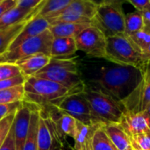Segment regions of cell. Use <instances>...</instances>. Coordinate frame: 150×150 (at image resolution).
Segmentation results:
<instances>
[{
    "label": "cell",
    "instance_id": "obj_38",
    "mask_svg": "<svg viewBox=\"0 0 150 150\" xmlns=\"http://www.w3.org/2000/svg\"><path fill=\"white\" fill-rule=\"evenodd\" d=\"M142 17H143V29L145 32L150 33V6L144 9L142 11Z\"/></svg>",
    "mask_w": 150,
    "mask_h": 150
},
{
    "label": "cell",
    "instance_id": "obj_20",
    "mask_svg": "<svg viewBox=\"0 0 150 150\" xmlns=\"http://www.w3.org/2000/svg\"><path fill=\"white\" fill-rule=\"evenodd\" d=\"M77 51L74 37L54 38L51 47V57H68Z\"/></svg>",
    "mask_w": 150,
    "mask_h": 150
},
{
    "label": "cell",
    "instance_id": "obj_3",
    "mask_svg": "<svg viewBox=\"0 0 150 150\" xmlns=\"http://www.w3.org/2000/svg\"><path fill=\"white\" fill-rule=\"evenodd\" d=\"M24 90V101L40 107L43 105H54L66 96L72 94L71 91L63 85L35 76L25 77Z\"/></svg>",
    "mask_w": 150,
    "mask_h": 150
},
{
    "label": "cell",
    "instance_id": "obj_2",
    "mask_svg": "<svg viewBox=\"0 0 150 150\" xmlns=\"http://www.w3.org/2000/svg\"><path fill=\"white\" fill-rule=\"evenodd\" d=\"M34 76L60 83L68 88L72 94L81 93L85 90L77 63L71 58L52 57L50 62Z\"/></svg>",
    "mask_w": 150,
    "mask_h": 150
},
{
    "label": "cell",
    "instance_id": "obj_18",
    "mask_svg": "<svg viewBox=\"0 0 150 150\" xmlns=\"http://www.w3.org/2000/svg\"><path fill=\"white\" fill-rule=\"evenodd\" d=\"M106 134L118 150L134 149L131 139L120 123H112L104 126Z\"/></svg>",
    "mask_w": 150,
    "mask_h": 150
},
{
    "label": "cell",
    "instance_id": "obj_34",
    "mask_svg": "<svg viewBox=\"0 0 150 150\" xmlns=\"http://www.w3.org/2000/svg\"><path fill=\"white\" fill-rule=\"evenodd\" d=\"M25 81V76L23 74L20 76H15L13 78L2 80L0 81V91L15 87V86H18V85H23Z\"/></svg>",
    "mask_w": 150,
    "mask_h": 150
},
{
    "label": "cell",
    "instance_id": "obj_31",
    "mask_svg": "<svg viewBox=\"0 0 150 150\" xmlns=\"http://www.w3.org/2000/svg\"><path fill=\"white\" fill-rule=\"evenodd\" d=\"M131 142L135 150H150V131L132 137Z\"/></svg>",
    "mask_w": 150,
    "mask_h": 150
},
{
    "label": "cell",
    "instance_id": "obj_5",
    "mask_svg": "<svg viewBox=\"0 0 150 150\" xmlns=\"http://www.w3.org/2000/svg\"><path fill=\"white\" fill-rule=\"evenodd\" d=\"M83 95L87 99L91 116L96 125H108L120 123L125 110L122 105L112 97L101 90H87L85 88Z\"/></svg>",
    "mask_w": 150,
    "mask_h": 150
},
{
    "label": "cell",
    "instance_id": "obj_46",
    "mask_svg": "<svg viewBox=\"0 0 150 150\" xmlns=\"http://www.w3.org/2000/svg\"><path fill=\"white\" fill-rule=\"evenodd\" d=\"M149 67H150V65H149Z\"/></svg>",
    "mask_w": 150,
    "mask_h": 150
},
{
    "label": "cell",
    "instance_id": "obj_15",
    "mask_svg": "<svg viewBox=\"0 0 150 150\" xmlns=\"http://www.w3.org/2000/svg\"><path fill=\"white\" fill-rule=\"evenodd\" d=\"M49 26H50V24H49L48 20L47 18H45L44 17L40 16V13H39V15H37L21 31V33L16 37V39L12 41V43L9 47L7 52L14 49L16 47H18L23 41H25V40L32 38V37H34L36 35H39L40 33L45 32L47 29H49Z\"/></svg>",
    "mask_w": 150,
    "mask_h": 150
},
{
    "label": "cell",
    "instance_id": "obj_10",
    "mask_svg": "<svg viewBox=\"0 0 150 150\" xmlns=\"http://www.w3.org/2000/svg\"><path fill=\"white\" fill-rule=\"evenodd\" d=\"M127 112H142L150 105V67L144 71L143 78L136 89L120 103Z\"/></svg>",
    "mask_w": 150,
    "mask_h": 150
},
{
    "label": "cell",
    "instance_id": "obj_40",
    "mask_svg": "<svg viewBox=\"0 0 150 150\" xmlns=\"http://www.w3.org/2000/svg\"><path fill=\"white\" fill-rule=\"evenodd\" d=\"M144 58H145L148 65H150V45L149 47V48L147 49L146 53L144 54Z\"/></svg>",
    "mask_w": 150,
    "mask_h": 150
},
{
    "label": "cell",
    "instance_id": "obj_17",
    "mask_svg": "<svg viewBox=\"0 0 150 150\" xmlns=\"http://www.w3.org/2000/svg\"><path fill=\"white\" fill-rule=\"evenodd\" d=\"M48 118L51 119L54 122L61 137L62 136H69V137H71L72 139H74L76 133V127H77L76 120H75L73 117L62 112L58 108H57V112H51L50 116Z\"/></svg>",
    "mask_w": 150,
    "mask_h": 150
},
{
    "label": "cell",
    "instance_id": "obj_14",
    "mask_svg": "<svg viewBox=\"0 0 150 150\" xmlns=\"http://www.w3.org/2000/svg\"><path fill=\"white\" fill-rule=\"evenodd\" d=\"M120 124L130 139L150 131L148 120L143 112L136 113L125 112Z\"/></svg>",
    "mask_w": 150,
    "mask_h": 150
},
{
    "label": "cell",
    "instance_id": "obj_21",
    "mask_svg": "<svg viewBox=\"0 0 150 150\" xmlns=\"http://www.w3.org/2000/svg\"><path fill=\"white\" fill-rule=\"evenodd\" d=\"M92 23H58L50 25L49 30L54 38L76 37L82 31L91 25Z\"/></svg>",
    "mask_w": 150,
    "mask_h": 150
},
{
    "label": "cell",
    "instance_id": "obj_44",
    "mask_svg": "<svg viewBox=\"0 0 150 150\" xmlns=\"http://www.w3.org/2000/svg\"><path fill=\"white\" fill-rule=\"evenodd\" d=\"M132 150H135V149H132Z\"/></svg>",
    "mask_w": 150,
    "mask_h": 150
},
{
    "label": "cell",
    "instance_id": "obj_47",
    "mask_svg": "<svg viewBox=\"0 0 150 150\" xmlns=\"http://www.w3.org/2000/svg\"><path fill=\"white\" fill-rule=\"evenodd\" d=\"M149 1H150V0H149Z\"/></svg>",
    "mask_w": 150,
    "mask_h": 150
},
{
    "label": "cell",
    "instance_id": "obj_23",
    "mask_svg": "<svg viewBox=\"0 0 150 150\" xmlns=\"http://www.w3.org/2000/svg\"><path fill=\"white\" fill-rule=\"evenodd\" d=\"M40 112V107L34 105L31 112L30 127H29L27 137L21 150H37V138H38Z\"/></svg>",
    "mask_w": 150,
    "mask_h": 150
},
{
    "label": "cell",
    "instance_id": "obj_30",
    "mask_svg": "<svg viewBox=\"0 0 150 150\" xmlns=\"http://www.w3.org/2000/svg\"><path fill=\"white\" fill-rule=\"evenodd\" d=\"M20 75H22L21 70L16 63H0V81L13 78Z\"/></svg>",
    "mask_w": 150,
    "mask_h": 150
},
{
    "label": "cell",
    "instance_id": "obj_1",
    "mask_svg": "<svg viewBox=\"0 0 150 150\" xmlns=\"http://www.w3.org/2000/svg\"><path fill=\"white\" fill-rule=\"evenodd\" d=\"M112 63L101 67L95 83L99 86V90L121 103L142 82L145 70L133 66Z\"/></svg>",
    "mask_w": 150,
    "mask_h": 150
},
{
    "label": "cell",
    "instance_id": "obj_13",
    "mask_svg": "<svg viewBox=\"0 0 150 150\" xmlns=\"http://www.w3.org/2000/svg\"><path fill=\"white\" fill-rule=\"evenodd\" d=\"M61 138L54 122L49 118H44L40 112L37 150H55V146L60 143Z\"/></svg>",
    "mask_w": 150,
    "mask_h": 150
},
{
    "label": "cell",
    "instance_id": "obj_24",
    "mask_svg": "<svg viewBox=\"0 0 150 150\" xmlns=\"http://www.w3.org/2000/svg\"><path fill=\"white\" fill-rule=\"evenodd\" d=\"M95 126H88L77 121L76 133L74 137V150H91L90 149V142L92 133L96 127Z\"/></svg>",
    "mask_w": 150,
    "mask_h": 150
},
{
    "label": "cell",
    "instance_id": "obj_26",
    "mask_svg": "<svg viewBox=\"0 0 150 150\" xmlns=\"http://www.w3.org/2000/svg\"><path fill=\"white\" fill-rule=\"evenodd\" d=\"M73 0H47L40 15L47 19L58 16Z\"/></svg>",
    "mask_w": 150,
    "mask_h": 150
},
{
    "label": "cell",
    "instance_id": "obj_22",
    "mask_svg": "<svg viewBox=\"0 0 150 150\" xmlns=\"http://www.w3.org/2000/svg\"><path fill=\"white\" fill-rule=\"evenodd\" d=\"M91 150H118L106 134L104 125H98L94 129L91 142Z\"/></svg>",
    "mask_w": 150,
    "mask_h": 150
},
{
    "label": "cell",
    "instance_id": "obj_39",
    "mask_svg": "<svg viewBox=\"0 0 150 150\" xmlns=\"http://www.w3.org/2000/svg\"><path fill=\"white\" fill-rule=\"evenodd\" d=\"M17 5V2L14 0H3L0 1V17L7 11L9 9Z\"/></svg>",
    "mask_w": 150,
    "mask_h": 150
},
{
    "label": "cell",
    "instance_id": "obj_36",
    "mask_svg": "<svg viewBox=\"0 0 150 150\" xmlns=\"http://www.w3.org/2000/svg\"><path fill=\"white\" fill-rule=\"evenodd\" d=\"M44 0H18L17 2V6H19L24 9L32 10L37 5L41 4Z\"/></svg>",
    "mask_w": 150,
    "mask_h": 150
},
{
    "label": "cell",
    "instance_id": "obj_28",
    "mask_svg": "<svg viewBox=\"0 0 150 150\" xmlns=\"http://www.w3.org/2000/svg\"><path fill=\"white\" fill-rule=\"evenodd\" d=\"M25 100L24 84L0 91V104H11Z\"/></svg>",
    "mask_w": 150,
    "mask_h": 150
},
{
    "label": "cell",
    "instance_id": "obj_11",
    "mask_svg": "<svg viewBox=\"0 0 150 150\" xmlns=\"http://www.w3.org/2000/svg\"><path fill=\"white\" fill-rule=\"evenodd\" d=\"M34 105L23 101L22 106L16 112L14 115V120L11 126L13 131L16 149L21 150L27 137V134L30 127L31 112Z\"/></svg>",
    "mask_w": 150,
    "mask_h": 150
},
{
    "label": "cell",
    "instance_id": "obj_12",
    "mask_svg": "<svg viewBox=\"0 0 150 150\" xmlns=\"http://www.w3.org/2000/svg\"><path fill=\"white\" fill-rule=\"evenodd\" d=\"M46 2L47 0H44L41 4L37 5L35 8H33L27 16H25L18 22L10 26H7L5 28L0 29V56L7 52L9 47L11 46L12 41L16 39V37L37 15H39Z\"/></svg>",
    "mask_w": 150,
    "mask_h": 150
},
{
    "label": "cell",
    "instance_id": "obj_29",
    "mask_svg": "<svg viewBox=\"0 0 150 150\" xmlns=\"http://www.w3.org/2000/svg\"><path fill=\"white\" fill-rule=\"evenodd\" d=\"M127 36L144 55L150 45V33L144 30H141Z\"/></svg>",
    "mask_w": 150,
    "mask_h": 150
},
{
    "label": "cell",
    "instance_id": "obj_35",
    "mask_svg": "<svg viewBox=\"0 0 150 150\" xmlns=\"http://www.w3.org/2000/svg\"><path fill=\"white\" fill-rule=\"evenodd\" d=\"M0 150H17L16 149L14 134H13V131H12L11 128L10 129V132H9L4 142L1 146Z\"/></svg>",
    "mask_w": 150,
    "mask_h": 150
},
{
    "label": "cell",
    "instance_id": "obj_25",
    "mask_svg": "<svg viewBox=\"0 0 150 150\" xmlns=\"http://www.w3.org/2000/svg\"><path fill=\"white\" fill-rule=\"evenodd\" d=\"M32 10L24 9L17 5L9 9L0 17V29L5 28L18 22L25 16H27Z\"/></svg>",
    "mask_w": 150,
    "mask_h": 150
},
{
    "label": "cell",
    "instance_id": "obj_9",
    "mask_svg": "<svg viewBox=\"0 0 150 150\" xmlns=\"http://www.w3.org/2000/svg\"><path fill=\"white\" fill-rule=\"evenodd\" d=\"M53 105L83 124L88 126L96 125L91 116L90 105L85 98L83 92L68 95Z\"/></svg>",
    "mask_w": 150,
    "mask_h": 150
},
{
    "label": "cell",
    "instance_id": "obj_45",
    "mask_svg": "<svg viewBox=\"0 0 150 150\" xmlns=\"http://www.w3.org/2000/svg\"><path fill=\"white\" fill-rule=\"evenodd\" d=\"M0 1H3V0H0Z\"/></svg>",
    "mask_w": 150,
    "mask_h": 150
},
{
    "label": "cell",
    "instance_id": "obj_8",
    "mask_svg": "<svg viewBox=\"0 0 150 150\" xmlns=\"http://www.w3.org/2000/svg\"><path fill=\"white\" fill-rule=\"evenodd\" d=\"M106 38L99 28L91 25L77 34L75 40L77 50L93 58L105 59Z\"/></svg>",
    "mask_w": 150,
    "mask_h": 150
},
{
    "label": "cell",
    "instance_id": "obj_27",
    "mask_svg": "<svg viewBox=\"0 0 150 150\" xmlns=\"http://www.w3.org/2000/svg\"><path fill=\"white\" fill-rule=\"evenodd\" d=\"M143 29V17L140 11H134L126 15L125 34L130 35Z\"/></svg>",
    "mask_w": 150,
    "mask_h": 150
},
{
    "label": "cell",
    "instance_id": "obj_4",
    "mask_svg": "<svg viewBox=\"0 0 150 150\" xmlns=\"http://www.w3.org/2000/svg\"><path fill=\"white\" fill-rule=\"evenodd\" d=\"M106 54L105 60L120 65L136 67L142 70H146L149 66L143 54L127 35L120 34L110 36L106 38Z\"/></svg>",
    "mask_w": 150,
    "mask_h": 150
},
{
    "label": "cell",
    "instance_id": "obj_16",
    "mask_svg": "<svg viewBox=\"0 0 150 150\" xmlns=\"http://www.w3.org/2000/svg\"><path fill=\"white\" fill-rule=\"evenodd\" d=\"M51 56L37 54L17 61L15 63L19 67L21 73L26 77L34 76L37 72L46 67L51 61Z\"/></svg>",
    "mask_w": 150,
    "mask_h": 150
},
{
    "label": "cell",
    "instance_id": "obj_43",
    "mask_svg": "<svg viewBox=\"0 0 150 150\" xmlns=\"http://www.w3.org/2000/svg\"><path fill=\"white\" fill-rule=\"evenodd\" d=\"M14 1H16V2H18V0H14Z\"/></svg>",
    "mask_w": 150,
    "mask_h": 150
},
{
    "label": "cell",
    "instance_id": "obj_37",
    "mask_svg": "<svg viewBox=\"0 0 150 150\" xmlns=\"http://www.w3.org/2000/svg\"><path fill=\"white\" fill-rule=\"evenodd\" d=\"M128 1L137 11H142L144 9L150 6L149 0H127Z\"/></svg>",
    "mask_w": 150,
    "mask_h": 150
},
{
    "label": "cell",
    "instance_id": "obj_7",
    "mask_svg": "<svg viewBox=\"0 0 150 150\" xmlns=\"http://www.w3.org/2000/svg\"><path fill=\"white\" fill-rule=\"evenodd\" d=\"M53 40L54 36L50 30L47 29L39 35L23 41L14 49L4 53L0 56V63H15L20 59L37 54H43L51 56V47Z\"/></svg>",
    "mask_w": 150,
    "mask_h": 150
},
{
    "label": "cell",
    "instance_id": "obj_6",
    "mask_svg": "<svg viewBox=\"0 0 150 150\" xmlns=\"http://www.w3.org/2000/svg\"><path fill=\"white\" fill-rule=\"evenodd\" d=\"M124 0H105L98 5L92 25L99 28L106 37L125 34Z\"/></svg>",
    "mask_w": 150,
    "mask_h": 150
},
{
    "label": "cell",
    "instance_id": "obj_19",
    "mask_svg": "<svg viewBox=\"0 0 150 150\" xmlns=\"http://www.w3.org/2000/svg\"><path fill=\"white\" fill-rule=\"evenodd\" d=\"M98 5L91 0H73L60 14H76L92 20L97 12Z\"/></svg>",
    "mask_w": 150,
    "mask_h": 150
},
{
    "label": "cell",
    "instance_id": "obj_32",
    "mask_svg": "<svg viewBox=\"0 0 150 150\" xmlns=\"http://www.w3.org/2000/svg\"><path fill=\"white\" fill-rule=\"evenodd\" d=\"M14 115L15 114H11L7 116L6 118L3 119L2 120H0V148L4 142L10 132V129L11 128V126L14 120Z\"/></svg>",
    "mask_w": 150,
    "mask_h": 150
},
{
    "label": "cell",
    "instance_id": "obj_33",
    "mask_svg": "<svg viewBox=\"0 0 150 150\" xmlns=\"http://www.w3.org/2000/svg\"><path fill=\"white\" fill-rule=\"evenodd\" d=\"M22 105L23 101L11 104H0V120L11 114H15L16 112L22 106Z\"/></svg>",
    "mask_w": 150,
    "mask_h": 150
},
{
    "label": "cell",
    "instance_id": "obj_41",
    "mask_svg": "<svg viewBox=\"0 0 150 150\" xmlns=\"http://www.w3.org/2000/svg\"><path fill=\"white\" fill-rule=\"evenodd\" d=\"M143 112H144V114H145V116H146V118L148 120V122H149V125L150 127V105L147 107V109Z\"/></svg>",
    "mask_w": 150,
    "mask_h": 150
},
{
    "label": "cell",
    "instance_id": "obj_42",
    "mask_svg": "<svg viewBox=\"0 0 150 150\" xmlns=\"http://www.w3.org/2000/svg\"><path fill=\"white\" fill-rule=\"evenodd\" d=\"M91 1H93V2H95L96 4H99L100 3H102V2H103V1H105V0H91Z\"/></svg>",
    "mask_w": 150,
    "mask_h": 150
}]
</instances>
